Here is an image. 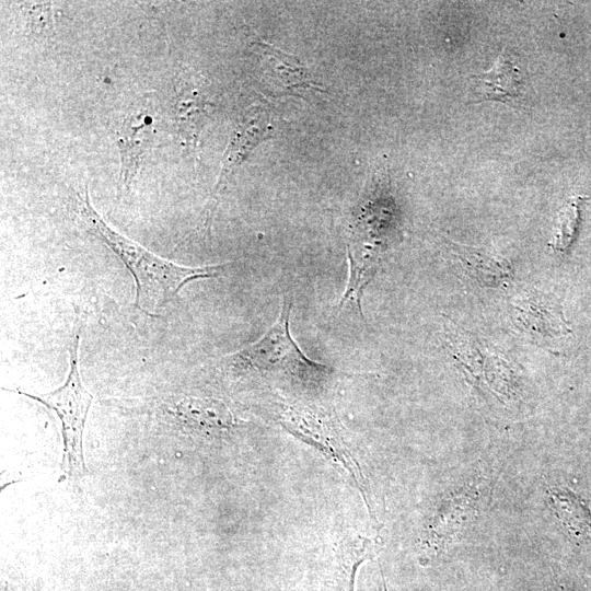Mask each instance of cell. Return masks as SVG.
<instances>
[{
  "label": "cell",
  "instance_id": "6da1fadb",
  "mask_svg": "<svg viewBox=\"0 0 591 591\" xmlns=\"http://www.w3.org/2000/svg\"><path fill=\"white\" fill-rule=\"evenodd\" d=\"M78 213L88 230L124 263L136 283L135 305L155 315L189 281L217 277L224 265L188 267L158 256L114 230L94 209L88 189L77 195Z\"/></svg>",
  "mask_w": 591,
  "mask_h": 591
},
{
  "label": "cell",
  "instance_id": "7a4b0ae2",
  "mask_svg": "<svg viewBox=\"0 0 591 591\" xmlns=\"http://www.w3.org/2000/svg\"><path fill=\"white\" fill-rule=\"evenodd\" d=\"M291 300L283 297L274 325L256 341L224 357L229 364L258 375L294 382H320L333 374V369L309 359L290 334Z\"/></svg>",
  "mask_w": 591,
  "mask_h": 591
},
{
  "label": "cell",
  "instance_id": "3957f363",
  "mask_svg": "<svg viewBox=\"0 0 591 591\" xmlns=\"http://www.w3.org/2000/svg\"><path fill=\"white\" fill-rule=\"evenodd\" d=\"M277 422L288 432L311 444L350 478L375 519L367 480L337 416L322 406L305 403L276 405Z\"/></svg>",
  "mask_w": 591,
  "mask_h": 591
},
{
  "label": "cell",
  "instance_id": "277c9868",
  "mask_svg": "<svg viewBox=\"0 0 591 591\" xmlns=\"http://www.w3.org/2000/svg\"><path fill=\"white\" fill-rule=\"evenodd\" d=\"M79 339L80 328H76L70 346L69 373L60 387L46 394L19 392L42 403L59 417L63 442V473L71 477H82L88 472L83 457L82 438L86 415L93 399L91 393L82 384L79 373Z\"/></svg>",
  "mask_w": 591,
  "mask_h": 591
},
{
  "label": "cell",
  "instance_id": "5b68a950",
  "mask_svg": "<svg viewBox=\"0 0 591 591\" xmlns=\"http://www.w3.org/2000/svg\"><path fill=\"white\" fill-rule=\"evenodd\" d=\"M510 317L520 332L541 341L557 340L571 333L559 300L538 289H526L514 297Z\"/></svg>",
  "mask_w": 591,
  "mask_h": 591
},
{
  "label": "cell",
  "instance_id": "8992f818",
  "mask_svg": "<svg viewBox=\"0 0 591 591\" xmlns=\"http://www.w3.org/2000/svg\"><path fill=\"white\" fill-rule=\"evenodd\" d=\"M273 131V126L265 109L252 107L242 115L235 125L227 150L224 152L222 167L217 188L228 178L263 140L267 139Z\"/></svg>",
  "mask_w": 591,
  "mask_h": 591
},
{
  "label": "cell",
  "instance_id": "52a82bcc",
  "mask_svg": "<svg viewBox=\"0 0 591 591\" xmlns=\"http://www.w3.org/2000/svg\"><path fill=\"white\" fill-rule=\"evenodd\" d=\"M472 80L475 102L515 103L523 93L522 73L505 50L489 70L473 76Z\"/></svg>",
  "mask_w": 591,
  "mask_h": 591
},
{
  "label": "cell",
  "instance_id": "ba28073f",
  "mask_svg": "<svg viewBox=\"0 0 591 591\" xmlns=\"http://www.w3.org/2000/svg\"><path fill=\"white\" fill-rule=\"evenodd\" d=\"M378 552L376 543L361 535L343 538L335 551L334 560L322 591H355L357 571L362 563Z\"/></svg>",
  "mask_w": 591,
  "mask_h": 591
},
{
  "label": "cell",
  "instance_id": "9c48e42d",
  "mask_svg": "<svg viewBox=\"0 0 591 591\" xmlns=\"http://www.w3.org/2000/svg\"><path fill=\"white\" fill-rule=\"evenodd\" d=\"M255 46L268 81L275 88L282 91L320 90L308 69L296 57L264 40H257Z\"/></svg>",
  "mask_w": 591,
  "mask_h": 591
},
{
  "label": "cell",
  "instance_id": "30bf717a",
  "mask_svg": "<svg viewBox=\"0 0 591 591\" xmlns=\"http://www.w3.org/2000/svg\"><path fill=\"white\" fill-rule=\"evenodd\" d=\"M448 248L462 269L482 286L500 287L513 278L511 265L485 250L450 240H448Z\"/></svg>",
  "mask_w": 591,
  "mask_h": 591
},
{
  "label": "cell",
  "instance_id": "8fae6325",
  "mask_svg": "<svg viewBox=\"0 0 591 591\" xmlns=\"http://www.w3.org/2000/svg\"><path fill=\"white\" fill-rule=\"evenodd\" d=\"M152 117L144 108H134L123 120L117 131L121 154V181L127 186L135 175L146 151L152 131Z\"/></svg>",
  "mask_w": 591,
  "mask_h": 591
},
{
  "label": "cell",
  "instance_id": "7c38bea8",
  "mask_svg": "<svg viewBox=\"0 0 591 591\" xmlns=\"http://www.w3.org/2000/svg\"><path fill=\"white\" fill-rule=\"evenodd\" d=\"M380 248L369 242L354 243L347 246L349 260V278L346 289L336 306V312L344 306L352 304L362 316L361 298L367 285L374 277L381 259Z\"/></svg>",
  "mask_w": 591,
  "mask_h": 591
},
{
  "label": "cell",
  "instance_id": "4fadbf2b",
  "mask_svg": "<svg viewBox=\"0 0 591 591\" xmlns=\"http://www.w3.org/2000/svg\"><path fill=\"white\" fill-rule=\"evenodd\" d=\"M558 518L577 535L591 537V512L586 503L564 488L549 490Z\"/></svg>",
  "mask_w": 591,
  "mask_h": 591
},
{
  "label": "cell",
  "instance_id": "5bb4252c",
  "mask_svg": "<svg viewBox=\"0 0 591 591\" xmlns=\"http://www.w3.org/2000/svg\"><path fill=\"white\" fill-rule=\"evenodd\" d=\"M583 201L584 197H573L561 209L551 242L554 252L566 254L575 243L581 222Z\"/></svg>",
  "mask_w": 591,
  "mask_h": 591
},
{
  "label": "cell",
  "instance_id": "9a60e30c",
  "mask_svg": "<svg viewBox=\"0 0 591 591\" xmlns=\"http://www.w3.org/2000/svg\"><path fill=\"white\" fill-rule=\"evenodd\" d=\"M561 591H570V590H568V589H566V588H561Z\"/></svg>",
  "mask_w": 591,
  "mask_h": 591
}]
</instances>
